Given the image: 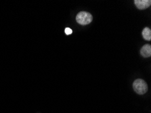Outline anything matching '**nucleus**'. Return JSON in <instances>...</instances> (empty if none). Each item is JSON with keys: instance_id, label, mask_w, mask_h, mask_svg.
I'll list each match as a JSON object with an SVG mask.
<instances>
[{"instance_id": "1", "label": "nucleus", "mask_w": 151, "mask_h": 113, "mask_svg": "<svg viewBox=\"0 0 151 113\" xmlns=\"http://www.w3.org/2000/svg\"><path fill=\"white\" fill-rule=\"evenodd\" d=\"M133 88L136 94L143 95L148 91V85L145 81L141 79H136L133 83Z\"/></svg>"}, {"instance_id": "2", "label": "nucleus", "mask_w": 151, "mask_h": 113, "mask_svg": "<svg viewBox=\"0 0 151 113\" xmlns=\"http://www.w3.org/2000/svg\"><path fill=\"white\" fill-rule=\"evenodd\" d=\"M77 22L81 25H87L93 20V17L87 12H80L76 17Z\"/></svg>"}, {"instance_id": "3", "label": "nucleus", "mask_w": 151, "mask_h": 113, "mask_svg": "<svg viewBox=\"0 0 151 113\" xmlns=\"http://www.w3.org/2000/svg\"><path fill=\"white\" fill-rule=\"evenodd\" d=\"M135 5L139 10H145L151 5L150 0H135Z\"/></svg>"}, {"instance_id": "4", "label": "nucleus", "mask_w": 151, "mask_h": 113, "mask_svg": "<svg viewBox=\"0 0 151 113\" xmlns=\"http://www.w3.org/2000/svg\"><path fill=\"white\" fill-rule=\"evenodd\" d=\"M140 54L144 58H148L151 56V45L150 44H145L141 48Z\"/></svg>"}, {"instance_id": "5", "label": "nucleus", "mask_w": 151, "mask_h": 113, "mask_svg": "<svg viewBox=\"0 0 151 113\" xmlns=\"http://www.w3.org/2000/svg\"><path fill=\"white\" fill-rule=\"evenodd\" d=\"M142 34L143 38L145 39V40L150 41V40H151V30L149 28L146 27V28L144 29Z\"/></svg>"}, {"instance_id": "6", "label": "nucleus", "mask_w": 151, "mask_h": 113, "mask_svg": "<svg viewBox=\"0 0 151 113\" xmlns=\"http://www.w3.org/2000/svg\"><path fill=\"white\" fill-rule=\"evenodd\" d=\"M65 32L66 35H68L72 34L73 31H72V29H70V28H66Z\"/></svg>"}]
</instances>
